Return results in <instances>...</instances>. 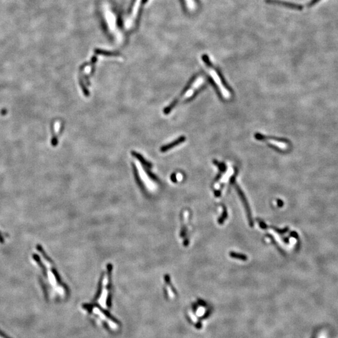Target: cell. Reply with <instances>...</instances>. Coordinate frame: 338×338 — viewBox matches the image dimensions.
<instances>
[{"instance_id": "5b68a950", "label": "cell", "mask_w": 338, "mask_h": 338, "mask_svg": "<svg viewBox=\"0 0 338 338\" xmlns=\"http://www.w3.org/2000/svg\"><path fill=\"white\" fill-rule=\"evenodd\" d=\"M133 154L135 156H136V157H137L138 159L140 160V161H141V162L142 163V164H143L144 165H145V166L148 167H151V166L150 165L149 163H148L147 162H146L145 160H144L141 155H139V154H137V153H135V152H133Z\"/></svg>"}, {"instance_id": "7a4b0ae2", "label": "cell", "mask_w": 338, "mask_h": 338, "mask_svg": "<svg viewBox=\"0 0 338 338\" xmlns=\"http://www.w3.org/2000/svg\"><path fill=\"white\" fill-rule=\"evenodd\" d=\"M255 138L258 140L267 142L271 146L281 150H286L289 147V143L286 140L279 139L277 138L266 136L261 134H255Z\"/></svg>"}, {"instance_id": "8992f818", "label": "cell", "mask_w": 338, "mask_h": 338, "mask_svg": "<svg viewBox=\"0 0 338 338\" xmlns=\"http://www.w3.org/2000/svg\"><path fill=\"white\" fill-rule=\"evenodd\" d=\"M319 1H321V0H311V1L308 4V8L312 7V6H314L315 4L317 3Z\"/></svg>"}, {"instance_id": "3957f363", "label": "cell", "mask_w": 338, "mask_h": 338, "mask_svg": "<svg viewBox=\"0 0 338 338\" xmlns=\"http://www.w3.org/2000/svg\"><path fill=\"white\" fill-rule=\"evenodd\" d=\"M266 2L267 3H272V4H278V5H281V6H285V7H286V8L293 9V10H301L303 8V6L302 5L292 3L277 1V0H266Z\"/></svg>"}, {"instance_id": "6da1fadb", "label": "cell", "mask_w": 338, "mask_h": 338, "mask_svg": "<svg viewBox=\"0 0 338 338\" xmlns=\"http://www.w3.org/2000/svg\"><path fill=\"white\" fill-rule=\"evenodd\" d=\"M202 60L207 67L208 68L210 76L216 85L217 89L221 94L222 97L225 99H230L232 96L231 92L229 91L226 84L224 81V80L222 79L220 73L217 71V70H216L211 63V62L210 61L209 58L207 56V55H204V56H202Z\"/></svg>"}, {"instance_id": "52a82bcc", "label": "cell", "mask_w": 338, "mask_h": 338, "mask_svg": "<svg viewBox=\"0 0 338 338\" xmlns=\"http://www.w3.org/2000/svg\"><path fill=\"white\" fill-rule=\"evenodd\" d=\"M0 338H3V337H1V336H0Z\"/></svg>"}, {"instance_id": "277c9868", "label": "cell", "mask_w": 338, "mask_h": 338, "mask_svg": "<svg viewBox=\"0 0 338 338\" xmlns=\"http://www.w3.org/2000/svg\"><path fill=\"white\" fill-rule=\"evenodd\" d=\"M185 137H181L179 138V139H178L177 140H176L175 141L173 142L172 143H169V144H168V145H165V146L162 147L161 148V149H160V150H161V152H166V151H167V150H168L170 148H173V147H175V146H177V145H179V144L184 142L185 141Z\"/></svg>"}]
</instances>
